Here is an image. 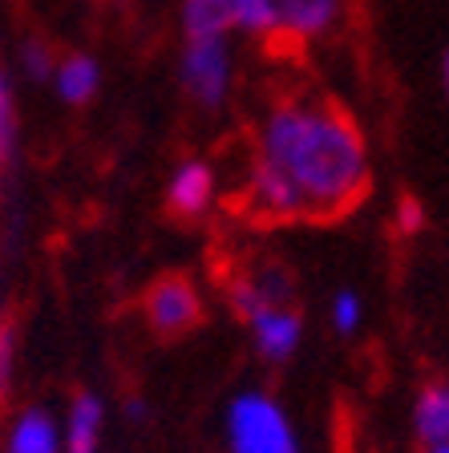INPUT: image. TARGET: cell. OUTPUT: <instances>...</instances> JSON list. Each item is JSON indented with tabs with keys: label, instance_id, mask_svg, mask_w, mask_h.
Returning a JSON list of instances; mask_svg holds the SVG:
<instances>
[{
	"label": "cell",
	"instance_id": "cell-1",
	"mask_svg": "<svg viewBox=\"0 0 449 453\" xmlns=\"http://www.w3.org/2000/svg\"><path fill=\"white\" fill-rule=\"evenodd\" d=\"M368 182V142L340 105L316 94H283L263 110L244 182L252 219L328 223L365 203Z\"/></svg>",
	"mask_w": 449,
	"mask_h": 453
},
{
	"label": "cell",
	"instance_id": "cell-2",
	"mask_svg": "<svg viewBox=\"0 0 449 453\" xmlns=\"http://www.w3.org/2000/svg\"><path fill=\"white\" fill-rule=\"evenodd\" d=\"M223 453H299V434L272 393L247 388L227 401Z\"/></svg>",
	"mask_w": 449,
	"mask_h": 453
},
{
	"label": "cell",
	"instance_id": "cell-3",
	"mask_svg": "<svg viewBox=\"0 0 449 453\" xmlns=\"http://www.w3.org/2000/svg\"><path fill=\"white\" fill-rule=\"evenodd\" d=\"M178 81H182V94L198 110H206V113L223 110L227 97H231V81H235L231 37H187L182 41Z\"/></svg>",
	"mask_w": 449,
	"mask_h": 453
},
{
	"label": "cell",
	"instance_id": "cell-4",
	"mask_svg": "<svg viewBox=\"0 0 449 453\" xmlns=\"http://www.w3.org/2000/svg\"><path fill=\"white\" fill-rule=\"evenodd\" d=\"M142 316H146V328L154 336H187L203 324V292L187 275H159L142 296Z\"/></svg>",
	"mask_w": 449,
	"mask_h": 453
},
{
	"label": "cell",
	"instance_id": "cell-5",
	"mask_svg": "<svg viewBox=\"0 0 449 453\" xmlns=\"http://www.w3.org/2000/svg\"><path fill=\"white\" fill-rule=\"evenodd\" d=\"M247 332H252V344L267 365H283L299 352L304 344V316L288 303H272V308H259L255 316H247Z\"/></svg>",
	"mask_w": 449,
	"mask_h": 453
},
{
	"label": "cell",
	"instance_id": "cell-6",
	"mask_svg": "<svg viewBox=\"0 0 449 453\" xmlns=\"http://www.w3.org/2000/svg\"><path fill=\"white\" fill-rule=\"evenodd\" d=\"M348 0H275L280 17V41L288 45H316L332 37L344 20Z\"/></svg>",
	"mask_w": 449,
	"mask_h": 453
},
{
	"label": "cell",
	"instance_id": "cell-7",
	"mask_svg": "<svg viewBox=\"0 0 449 453\" xmlns=\"http://www.w3.org/2000/svg\"><path fill=\"white\" fill-rule=\"evenodd\" d=\"M219 198V179L211 162L203 158H187L178 162L174 174L166 182V211L178 219H203L206 211L215 207Z\"/></svg>",
	"mask_w": 449,
	"mask_h": 453
},
{
	"label": "cell",
	"instance_id": "cell-8",
	"mask_svg": "<svg viewBox=\"0 0 449 453\" xmlns=\"http://www.w3.org/2000/svg\"><path fill=\"white\" fill-rule=\"evenodd\" d=\"M291 300V280L283 267L275 264H259L247 267L244 275L231 280V308L239 311V320L255 316L259 308H272V303H288Z\"/></svg>",
	"mask_w": 449,
	"mask_h": 453
},
{
	"label": "cell",
	"instance_id": "cell-9",
	"mask_svg": "<svg viewBox=\"0 0 449 453\" xmlns=\"http://www.w3.org/2000/svg\"><path fill=\"white\" fill-rule=\"evenodd\" d=\"M66 434L49 409H20L4 434V453H61Z\"/></svg>",
	"mask_w": 449,
	"mask_h": 453
},
{
	"label": "cell",
	"instance_id": "cell-10",
	"mask_svg": "<svg viewBox=\"0 0 449 453\" xmlns=\"http://www.w3.org/2000/svg\"><path fill=\"white\" fill-rule=\"evenodd\" d=\"M105 429V405L97 393H77L66 409V449L61 453H97Z\"/></svg>",
	"mask_w": 449,
	"mask_h": 453
},
{
	"label": "cell",
	"instance_id": "cell-11",
	"mask_svg": "<svg viewBox=\"0 0 449 453\" xmlns=\"http://www.w3.org/2000/svg\"><path fill=\"white\" fill-rule=\"evenodd\" d=\"M413 434L417 441L449 445V380H430L413 401Z\"/></svg>",
	"mask_w": 449,
	"mask_h": 453
},
{
	"label": "cell",
	"instance_id": "cell-12",
	"mask_svg": "<svg viewBox=\"0 0 449 453\" xmlns=\"http://www.w3.org/2000/svg\"><path fill=\"white\" fill-rule=\"evenodd\" d=\"M53 89L66 105L94 102L97 89H102V65H97V57H89V53L61 57V61H57V73H53Z\"/></svg>",
	"mask_w": 449,
	"mask_h": 453
},
{
	"label": "cell",
	"instance_id": "cell-13",
	"mask_svg": "<svg viewBox=\"0 0 449 453\" xmlns=\"http://www.w3.org/2000/svg\"><path fill=\"white\" fill-rule=\"evenodd\" d=\"M178 25L187 37H231L227 0H178Z\"/></svg>",
	"mask_w": 449,
	"mask_h": 453
},
{
	"label": "cell",
	"instance_id": "cell-14",
	"mask_svg": "<svg viewBox=\"0 0 449 453\" xmlns=\"http://www.w3.org/2000/svg\"><path fill=\"white\" fill-rule=\"evenodd\" d=\"M227 17H231V33L259 37V41L280 37L275 0H227Z\"/></svg>",
	"mask_w": 449,
	"mask_h": 453
},
{
	"label": "cell",
	"instance_id": "cell-15",
	"mask_svg": "<svg viewBox=\"0 0 449 453\" xmlns=\"http://www.w3.org/2000/svg\"><path fill=\"white\" fill-rule=\"evenodd\" d=\"M20 142V110H17V85L0 69V170L17 158Z\"/></svg>",
	"mask_w": 449,
	"mask_h": 453
},
{
	"label": "cell",
	"instance_id": "cell-16",
	"mask_svg": "<svg viewBox=\"0 0 449 453\" xmlns=\"http://www.w3.org/2000/svg\"><path fill=\"white\" fill-rule=\"evenodd\" d=\"M328 320H332V328H337L340 336H352V332H360V324H365V300L344 288V292H337L332 303H328Z\"/></svg>",
	"mask_w": 449,
	"mask_h": 453
},
{
	"label": "cell",
	"instance_id": "cell-17",
	"mask_svg": "<svg viewBox=\"0 0 449 453\" xmlns=\"http://www.w3.org/2000/svg\"><path fill=\"white\" fill-rule=\"evenodd\" d=\"M57 61H61V57H57L53 49H49L45 41H37V37L20 45V65H25V73L33 77V81H53Z\"/></svg>",
	"mask_w": 449,
	"mask_h": 453
},
{
	"label": "cell",
	"instance_id": "cell-18",
	"mask_svg": "<svg viewBox=\"0 0 449 453\" xmlns=\"http://www.w3.org/2000/svg\"><path fill=\"white\" fill-rule=\"evenodd\" d=\"M17 352H20L17 324H12V320H0V401L9 396L12 377H17Z\"/></svg>",
	"mask_w": 449,
	"mask_h": 453
},
{
	"label": "cell",
	"instance_id": "cell-19",
	"mask_svg": "<svg viewBox=\"0 0 449 453\" xmlns=\"http://www.w3.org/2000/svg\"><path fill=\"white\" fill-rule=\"evenodd\" d=\"M393 219H397V231H401V235H417V231L425 226V207H422V198L405 195L401 203H397Z\"/></svg>",
	"mask_w": 449,
	"mask_h": 453
},
{
	"label": "cell",
	"instance_id": "cell-20",
	"mask_svg": "<svg viewBox=\"0 0 449 453\" xmlns=\"http://www.w3.org/2000/svg\"><path fill=\"white\" fill-rule=\"evenodd\" d=\"M441 89H445V97H449V49H445V57H441Z\"/></svg>",
	"mask_w": 449,
	"mask_h": 453
},
{
	"label": "cell",
	"instance_id": "cell-21",
	"mask_svg": "<svg viewBox=\"0 0 449 453\" xmlns=\"http://www.w3.org/2000/svg\"><path fill=\"white\" fill-rule=\"evenodd\" d=\"M126 413H134V421H142V413H146V405H142V401H130V405H126Z\"/></svg>",
	"mask_w": 449,
	"mask_h": 453
},
{
	"label": "cell",
	"instance_id": "cell-22",
	"mask_svg": "<svg viewBox=\"0 0 449 453\" xmlns=\"http://www.w3.org/2000/svg\"><path fill=\"white\" fill-rule=\"evenodd\" d=\"M422 453H449V445H430V449H422Z\"/></svg>",
	"mask_w": 449,
	"mask_h": 453
}]
</instances>
